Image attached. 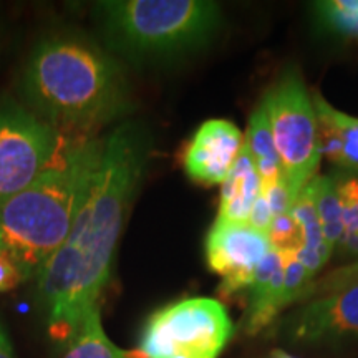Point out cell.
<instances>
[{
	"mask_svg": "<svg viewBox=\"0 0 358 358\" xmlns=\"http://www.w3.org/2000/svg\"><path fill=\"white\" fill-rule=\"evenodd\" d=\"M150 153L151 140L140 123H122L103 138L100 163L73 227L37 275L38 299L55 340L65 342L98 306Z\"/></svg>",
	"mask_w": 358,
	"mask_h": 358,
	"instance_id": "6da1fadb",
	"label": "cell"
},
{
	"mask_svg": "<svg viewBox=\"0 0 358 358\" xmlns=\"http://www.w3.org/2000/svg\"><path fill=\"white\" fill-rule=\"evenodd\" d=\"M20 92L30 110L55 128H95L128 108V83L120 65L100 48L65 35L35 47Z\"/></svg>",
	"mask_w": 358,
	"mask_h": 358,
	"instance_id": "7a4b0ae2",
	"label": "cell"
},
{
	"mask_svg": "<svg viewBox=\"0 0 358 358\" xmlns=\"http://www.w3.org/2000/svg\"><path fill=\"white\" fill-rule=\"evenodd\" d=\"M103 138L58 151L30 186L0 204V254L37 277L69 237L95 174Z\"/></svg>",
	"mask_w": 358,
	"mask_h": 358,
	"instance_id": "3957f363",
	"label": "cell"
},
{
	"mask_svg": "<svg viewBox=\"0 0 358 358\" xmlns=\"http://www.w3.org/2000/svg\"><path fill=\"white\" fill-rule=\"evenodd\" d=\"M111 48L131 60H164L208 42L219 6L203 0H106L93 6Z\"/></svg>",
	"mask_w": 358,
	"mask_h": 358,
	"instance_id": "277c9868",
	"label": "cell"
},
{
	"mask_svg": "<svg viewBox=\"0 0 358 358\" xmlns=\"http://www.w3.org/2000/svg\"><path fill=\"white\" fill-rule=\"evenodd\" d=\"M282 174L292 198L301 192L319 171L322 150L315 106L306 83L297 71H285L264 96Z\"/></svg>",
	"mask_w": 358,
	"mask_h": 358,
	"instance_id": "5b68a950",
	"label": "cell"
},
{
	"mask_svg": "<svg viewBox=\"0 0 358 358\" xmlns=\"http://www.w3.org/2000/svg\"><path fill=\"white\" fill-rule=\"evenodd\" d=\"M232 330L229 313L216 299H186L148 319L136 352L140 358H217Z\"/></svg>",
	"mask_w": 358,
	"mask_h": 358,
	"instance_id": "8992f818",
	"label": "cell"
},
{
	"mask_svg": "<svg viewBox=\"0 0 358 358\" xmlns=\"http://www.w3.org/2000/svg\"><path fill=\"white\" fill-rule=\"evenodd\" d=\"M58 145L55 127L20 103L0 101V204L50 166Z\"/></svg>",
	"mask_w": 358,
	"mask_h": 358,
	"instance_id": "52a82bcc",
	"label": "cell"
},
{
	"mask_svg": "<svg viewBox=\"0 0 358 358\" xmlns=\"http://www.w3.org/2000/svg\"><path fill=\"white\" fill-rule=\"evenodd\" d=\"M271 250L268 236L248 222H214L206 241V257L209 268L222 279L219 295L226 299L248 290Z\"/></svg>",
	"mask_w": 358,
	"mask_h": 358,
	"instance_id": "ba28073f",
	"label": "cell"
},
{
	"mask_svg": "<svg viewBox=\"0 0 358 358\" xmlns=\"http://www.w3.org/2000/svg\"><path fill=\"white\" fill-rule=\"evenodd\" d=\"M280 327L289 342L303 345L358 338V284L302 302Z\"/></svg>",
	"mask_w": 358,
	"mask_h": 358,
	"instance_id": "9c48e42d",
	"label": "cell"
},
{
	"mask_svg": "<svg viewBox=\"0 0 358 358\" xmlns=\"http://www.w3.org/2000/svg\"><path fill=\"white\" fill-rule=\"evenodd\" d=\"M244 146V134L234 123L209 120L196 131L185 151L186 174L203 186L222 185Z\"/></svg>",
	"mask_w": 358,
	"mask_h": 358,
	"instance_id": "30bf717a",
	"label": "cell"
},
{
	"mask_svg": "<svg viewBox=\"0 0 358 358\" xmlns=\"http://www.w3.org/2000/svg\"><path fill=\"white\" fill-rule=\"evenodd\" d=\"M284 261L275 250H271L254 274L249 285V302L244 317L248 335H257L274 322L284 310Z\"/></svg>",
	"mask_w": 358,
	"mask_h": 358,
	"instance_id": "8fae6325",
	"label": "cell"
},
{
	"mask_svg": "<svg viewBox=\"0 0 358 358\" xmlns=\"http://www.w3.org/2000/svg\"><path fill=\"white\" fill-rule=\"evenodd\" d=\"M312 100L319 122L322 156L358 174V118L334 108L319 92L313 93Z\"/></svg>",
	"mask_w": 358,
	"mask_h": 358,
	"instance_id": "7c38bea8",
	"label": "cell"
},
{
	"mask_svg": "<svg viewBox=\"0 0 358 358\" xmlns=\"http://www.w3.org/2000/svg\"><path fill=\"white\" fill-rule=\"evenodd\" d=\"M262 191V181L248 148L243 146L229 176L222 182L216 222H248L250 209Z\"/></svg>",
	"mask_w": 358,
	"mask_h": 358,
	"instance_id": "4fadbf2b",
	"label": "cell"
},
{
	"mask_svg": "<svg viewBox=\"0 0 358 358\" xmlns=\"http://www.w3.org/2000/svg\"><path fill=\"white\" fill-rule=\"evenodd\" d=\"M292 214L302 232V248L297 250L295 259L315 279L317 272L322 271V267L329 262L334 252L325 243L319 216H317L315 211V204H313L310 185L303 187L301 196L295 201Z\"/></svg>",
	"mask_w": 358,
	"mask_h": 358,
	"instance_id": "5bb4252c",
	"label": "cell"
},
{
	"mask_svg": "<svg viewBox=\"0 0 358 358\" xmlns=\"http://www.w3.org/2000/svg\"><path fill=\"white\" fill-rule=\"evenodd\" d=\"M244 146L252 156L259 176H261L262 187L275 185L277 181L284 179L274 134H272L271 120H268L264 101L259 103L257 108L250 115L244 134Z\"/></svg>",
	"mask_w": 358,
	"mask_h": 358,
	"instance_id": "9a60e30c",
	"label": "cell"
},
{
	"mask_svg": "<svg viewBox=\"0 0 358 358\" xmlns=\"http://www.w3.org/2000/svg\"><path fill=\"white\" fill-rule=\"evenodd\" d=\"M60 358H140L136 350L115 345L101 327L100 306L90 310L75 332L65 340Z\"/></svg>",
	"mask_w": 358,
	"mask_h": 358,
	"instance_id": "2e32d148",
	"label": "cell"
},
{
	"mask_svg": "<svg viewBox=\"0 0 358 358\" xmlns=\"http://www.w3.org/2000/svg\"><path fill=\"white\" fill-rule=\"evenodd\" d=\"M308 185H310L313 204H315L325 243L334 252L343 234V208L337 178L315 176Z\"/></svg>",
	"mask_w": 358,
	"mask_h": 358,
	"instance_id": "e0dca14e",
	"label": "cell"
},
{
	"mask_svg": "<svg viewBox=\"0 0 358 358\" xmlns=\"http://www.w3.org/2000/svg\"><path fill=\"white\" fill-rule=\"evenodd\" d=\"M335 178L343 208V234L335 250L342 257L358 259V174Z\"/></svg>",
	"mask_w": 358,
	"mask_h": 358,
	"instance_id": "ac0fdd59",
	"label": "cell"
},
{
	"mask_svg": "<svg viewBox=\"0 0 358 358\" xmlns=\"http://www.w3.org/2000/svg\"><path fill=\"white\" fill-rule=\"evenodd\" d=\"M267 236L272 250L279 254H294L295 256L297 250L302 248V232L292 211L272 219Z\"/></svg>",
	"mask_w": 358,
	"mask_h": 358,
	"instance_id": "d6986e66",
	"label": "cell"
},
{
	"mask_svg": "<svg viewBox=\"0 0 358 358\" xmlns=\"http://www.w3.org/2000/svg\"><path fill=\"white\" fill-rule=\"evenodd\" d=\"M319 10L335 30L358 37V0L320 2Z\"/></svg>",
	"mask_w": 358,
	"mask_h": 358,
	"instance_id": "ffe728a7",
	"label": "cell"
},
{
	"mask_svg": "<svg viewBox=\"0 0 358 358\" xmlns=\"http://www.w3.org/2000/svg\"><path fill=\"white\" fill-rule=\"evenodd\" d=\"M353 284H358V261L330 272V274L324 275L317 282H312L310 287L307 289L306 295H303L302 302L310 301V299L319 297V295L334 292V290L348 287V285Z\"/></svg>",
	"mask_w": 358,
	"mask_h": 358,
	"instance_id": "44dd1931",
	"label": "cell"
},
{
	"mask_svg": "<svg viewBox=\"0 0 358 358\" xmlns=\"http://www.w3.org/2000/svg\"><path fill=\"white\" fill-rule=\"evenodd\" d=\"M272 219H274V216H272L271 206H268L266 196H264V192L261 191V196H259L257 201L252 206V209H250L248 224L252 226L254 229L267 234L268 229H271Z\"/></svg>",
	"mask_w": 358,
	"mask_h": 358,
	"instance_id": "7402d4cb",
	"label": "cell"
},
{
	"mask_svg": "<svg viewBox=\"0 0 358 358\" xmlns=\"http://www.w3.org/2000/svg\"><path fill=\"white\" fill-rule=\"evenodd\" d=\"M22 280H24V275H22L19 267L10 259L0 254V292L15 289Z\"/></svg>",
	"mask_w": 358,
	"mask_h": 358,
	"instance_id": "603a6c76",
	"label": "cell"
},
{
	"mask_svg": "<svg viewBox=\"0 0 358 358\" xmlns=\"http://www.w3.org/2000/svg\"><path fill=\"white\" fill-rule=\"evenodd\" d=\"M0 358H13L12 345L2 325H0Z\"/></svg>",
	"mask_w": 358,
	"mask_h": 358,
	"instance_id": "cb8c5ba5",
	"label": "cell"
},
{
	"mask_svg": "<svg viewBox=\"0 0 358 358\" xmlns=\"http://www.w3.org/2000/svg\"><path fill=\"white\" fill-rule=\"evenodd\" d=\"M271 358H295V357L289 355V353L284 352V350H274V352H272Z\"/></svg>",
	"mask_w": 358,
	"mask_h": 358,
	"instance_id": "d4e9b609",
	"label": "cell"
}]
</instances>
